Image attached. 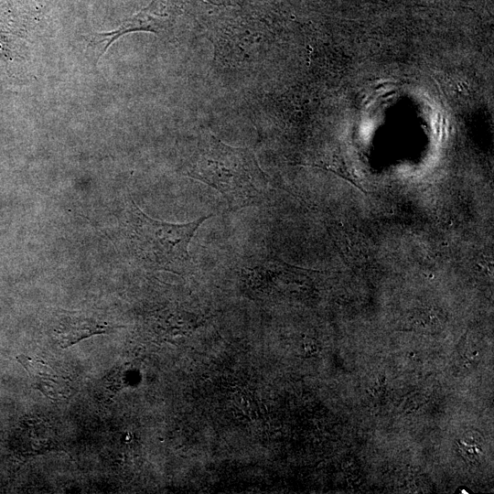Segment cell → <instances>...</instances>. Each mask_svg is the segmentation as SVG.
I'll return each mask as SVG.
<instances>
[{"label": "cell", "mask_w": 494, "mask_h": 494, "mask_svg": "<svg viewBox=\"0 0 494 494\" xmlns=\"http://www.w3.org/2000/svg\"><path fill=\"white\" fill-rule=\"evenodd\" d=\"M186 174L220 191L233 210L268 199L269 180L253 152L230 146L212 134L200 138Z\"/></svg>", "instance_id": "obj_1"}, {"label": "cell", "mask_w": 494, "mask_h": 494, "mask_svg": "<svg viewBox=\"0 0 494 494\" xmlns=\"http://www.w3.org/2000/svg\"><path fill=\"white\" fill-rule=\"evenodd\" d=\"M165 7L164 0H154L149 6L127 20L119 29L107 34H100L104 38H110L106 48L114 39L130 31L145 30L159 33L164 30L168 23V15L164 11Z\"/></svg>", "instance_id": "obj_3"}, {"label": "cell", "mask_w": 494, "mask_h": 494, "mask_svg": "<svg viewBox=\"0 0 494 494\" xmlns=\"http://www.w3.org/2000/svg\"><path fill=\"white\" fill-rule=\"evenodd\" d=\"M108 325L91 318L67 317L54 328L56 342L60 348L70 347L80 340L107 331Z\"/></svg>", "instance_id": "obj_5"}, {"label": "cell", "mask_w": 494, "mask_h": 494, "mask_svg": "<svg viewBox=\"0 0 494 494\" xmlns=\"http://www.w3.org/2000/svg\"><path fill=\"white\" fill-rule=\"evenodd\" d=\"M129 218L130 240L137 257L151 268L182 274L191 267L190 241L209 216L169 223L150 218L133 203Z\"/></svg>", "instance_id": "obj_2"}, {"label": "cell", "mask_w": 494, "mask_h": 494, "mask_svg": "<svg viewBox=\"0 0 494 494\" xmlns=\"http://www.w3.org/2000/svg\"><path fill=\"white\" fill-rule=\"evenodd\" d=\"M17 360L27 370L33 386L47 397L59 400L67 394L68 392L62 378L42 360L25 355L18 356Z\"/></svg>", "instance_id": "obj_4"}]
</instances>
